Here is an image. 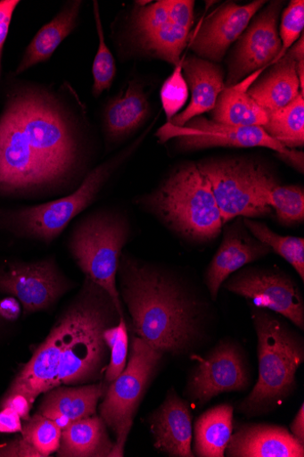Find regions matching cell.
Masks as SVG:
<instances>
[{
    "instance_id": "cell-1",
    "label": "cell",
    "mask_w": 304,
    "mask_h": 457,
    "mask_svg": "<svg viewBox=\"0 0 304 457\" xmlns=\"http://www.w3.org/2000/svg\"><path fill=\"white\" fill-rule=\"evenodd\" d=\"M117 283L136 337L175 358L198 356L214 344L220 313L190 267L121 254Z\"/></svg>"
},
{
    "instance_id": "cell-2",
    "label": "cell",
    "mask_w": 304,
    "mask_h": 457,
    "mask_svg": "<svg viewBox=\"0 0 304 457\" xmlns=\"http://www.w3.org/2000/svg\"><path fill=\"white\" fill-rule=\"evenodd\" d=\"M247 305L257 337L258 379L236 410L252 419L275 411L294 395L297 371L304 362V338L283 316Z\"/></svg>"
},
{
    "instance_id": "cell-3",
    "label": "cell",
    "mask_w": 304,
    "mask_h": 457,
    "mask_svg": "<svg viewBox=\"0 0 304 457\" xmlns=\"http://www.w3.org/2000/svg\"><path fill=\"white\" fill-rule=\"evenodd\" d=\"M62 314L67 321V338L53 388L102 381L111 354L104 331L125 315L106 290L86 277Z\"/></svg>"
},
{
    "instance_id": "cell-4",
    "label": "cell",
    "mask_w": 304,
    "mask_h": 457,
    "mask_svg": "<svg viewBox=\"0 0 304 457\" xmlns=\"http://www.w3.org/2000/svg\"><path fill=\"white\" fill-rule=\"evenodd\" d=\"M136 203L173 237L190 246L207 245L222 235L225 224L221 212L197 162L177 165Z\"/></svg>"
},
{
    "instance_id": "cell-5",
    "label": "cell",
    "mask_w": 304,
    "mask_h": 457,
    "mask_svg": "<svg viewBox=\"0 0 304 457\" xmlns=\"http://www.w3.org/2000/svg\"><path fill=\"white\" fill-rule=\"evenodd\" d=\"M5 109L14 118L49 186L66 179L78 149L73 129L59 107L45 94L26 90L15 94Z\"/></svg>"
},
{
    "instance_id": "cell-6",
    "label": "cell",
    "mask_w": 304,
    "mask_h": 457,
    "mask_svg": "<svg viewBox=\"0 0 304 457\" xmlns=\"http://www.w3.org/2000/svg\"><path fill=\"white\" fill-rule=\"evenodd\" d=\"M132 231V223L126 214L103 210L80 220L69 240L70 254L85 277L106 290L122 315L125 312L118 290L117 273Z\"/></svg>"
},
{
    "instance_id": "cell-7",
    "label": "cell",
    "mask_w": 304,
    "mask_h": 457,
    "mask_svg": "<svg viewBox=\"0 0 304 457\" xmlns=\"http://www.w3.org/2000/svg\"><path fill=\"white\" fill-rule=\"evenodd\" d=\"M144 137L120 154L97 166L70 195L34 206L0 211V227L16 237L46 244L54 241L73 219L94 202L118 166L132 154Z\"/></svg>"
},
{
    "instance_id": "cell-8",
    "label": "cell",
    "mask_w": 304,
    "mask_h": 457,
    "mask_svg": "<svg viewBox=\"0 0 304 457\" xmlns=\"http://www.w3.org/2000/svg\"><path fill=\"white\" fill-rule=\"evenodd\" d=\"M163 354L134 337L128 362L108 386L100 404V417L114 433L111 457H122L138 408L156 375Z\"/></svg>"
},
{
    "instance_id": "cell-9",
    "label": "cell",
    "mask_w": 304,
    "mask_h": 457,
    "mask_svg": "<svg viewBox=\"0 0 304 457\" xmlns=\"http://www.w3.org/2000/svg\"><path fill=\"white\" fill-rule=\"evenodd\" d=\"M194 6L193 0L136 2L132 16L135 43L145 54L178 66L189 45Z\"/></svg>"
},
{
    "instance_id": "cell-10",
    "label": "cell",
    "mask_w": 304,
    "mask_h": 457,
    "mask_svg": "<svg viewBox=\"0 0 304 457\" xmlns=\"http://www.w3.org/2000/svg\"><path fill=\"white\" fill-rule=\"evenodd\" d=\"M197 165L210 184L224 224L237 218L259 220L274 215L258 194L259 162L246 157H214Z\"/></svg>"
},
{
    "instance_id": "cell-11",
    "label": "cell",
    "mask_w": 304,
    "mask_h": 457,
    "mask_svg": "<svg viewBox=\"0 0 304 457\" xmlns=\"http://www.w3.org/2000/svg\"><path fill=\"white\" fill-rule=\"evenodd\" d=\"M193 359L184 397L199 409L222 394L245 392L252 383L247 352L234 338H224Z\"/></svg>"
},
{
    "instance_id": "cell-12",
    "label": "cell",
    "mask_w": 304,
    "mask_h": 457,
    "mask_svg": "<svg viewBox=\"0 0 304 457\" xmlns=\"http://www.w3.org/2000/svg\"><path fill=\"white\" fill-rule=\"evenodd\" d=\"M227 292L244 298L257 308L283 316L304 331V299L297 281L286 271L271 266L250 264L223 284Z\"/></svg>"
},
{
    "instance_id": "cell-13",
    "label": "cell",
    "mask_w": 304,
    "mask_h": 457,
    "mask_svg": "<svg viewBox=\"0 0 304 457\" xmlns=\"http://www.w3.org/2000/svg\"><path fill=\"white\" fill-rule=\"evenodd\" d=\"M72 286L53 259L0 264V293L16 298L24 317L50 309Z\"/></svg>"
},
{
    "instance_id": "cell-14",
    "label": "cell",
    "mask_w": 304,
    "mask_h": 457,
    "mask_svg": "<svg viewBox=\"0 0 304 457\" xmlns=\"http://www.w3.org/2000/svg\"><path fill=\"white\" fill-rule=\"evenodd\" d=\"M160 144L177 140L179 149L193 152L215 147H262L283 154L288 151L262 128H240L198 116L179 128L166 122L156 133Z\"/></svg>"
},
{
    "instance_id": "cell-15",
    "label": "cell",
    "mask_w": 304,
    "mask_h": 457,
    "mask_svg": "<svg viewBox=\"0 0 304 457\" xmlns=\"http://www.w3.org/2000/svg\"><path fill=\"white\" fill-rule=\"evenodd\" d=\"M283 2H272L255 19L239 37L229 62L226 83L233 87L253 72L271 66L282 50L278 21Z\"/></svg>"
},
{
    "instance_id": "cell-16",
    "label": "cell",
    "mask_w": 304,
    "mask_h": 457,
    "mask_svg": "<svg viewBox=\"0 0 304 457\" xmlns=\"http://www.w3.org/2000/svg\"><path fill=\"white\" fill-rule=\"evenodd\" d=\"M221 244L208 264L202 281L213 302L219 298L225 281L241 269L264 260L272 253L268 245L248 230L243 218L225 224Z\"/></svg>"
},
{
    "instance_id": "cell-17",
    "label": "cell",
    "mask_w": 304,
    "mask_h": 457,
    "mask_svg": "<svg viewBox=\"0 0 304 457\" xmlns=\"http://www.w3.org/2000/svg\"><path fill=\"white\" fill-rule=\"evenodd\" d=\"M267 4L265 0H255L245 5L224 4L201 26L191 41V49L201 59L214 63L222 62L232 45Z\"/></svg>"
},
{
    "instance_id": "cell-18",
    "label": "cell",
    "mask_w": 304,
    "mask_h": 457,
    "mask_svg": "<svg viewBox=\"0 0 304 457\" xmlns=\"http://www.w3.org/2000/svg\"><path fill=\"white\" fill-rule=\"evenodd\" d=\"M147 422L153 437V445L171 457H194L193 414L191 403L171 387L162 403L152 411Z\"/></svg>"
},
{
    "instance_id": "cell-19",
    "label": "cell",
    "mask_w": 304,
    "mask_h": 457,
    "mask_svg": "<svg viewBox=\"0 0 304 457\" xmlns=\"http://www.w3.org/2000/svg\"><path fill=\"white\" fill-rule=\"evenodd\" d=\"M67 338V321L60 316L49 336L18 373L5 395L21 394L34 403L37 397L53 389Z\"/></svg>"
},
{
    "instance_id": "cell-20",
    "label": "cell",
    "mask_w": 304,
    "mask_h": 457,
    "mask_svg": "<svg viewBox=\"0 0 304 457\" xmlns=\"http://www.w3.org/2000/svg\"><path fill=\"white\" fill-rule=\"evenodd\" d=\"M226 456L303 457L304 445L280 425L234 422Z\"/></svg>"
},
{
    "instance_id": "cell-21",
    "label": "cell",
    "mask_w": 304,
    "mask_h": 457,
    "mask_svg": "<svg viewBox=\"0 0 304 457\" xmlns=\"http://www.w3.org/2000/svg\"><path fill=\"white\" fill-rule=\"evenodd\" d=\"M183 73L192 95L187 108L169 122L182 128L195 117L211 112L226 88L222 68L196 56L182 61Z\"/></svg>"
},
{
    "instance_id": "cell-22",
    "label": "cell",
    "mask_w": 304,
    "mask_h": 457,
    "mask_svg": "<svg viewBox=\"0 0 304 457\" xmlns=\"http://www.w3.org/2000/svg\"><path fill=\"white\" fill-rule=\"evenodd\" d=\"M150 114V104L140 82L129 81L125 91L111 100L105 111L108 143H117L136 132Z\"/></svg>"
},
{
    "instance_id": "cell-23",
    "label": "cell",
    "mask_w": 304,
    "mask_h": 457,
    "mask_svg": "<svg viewBox=\"0 0 304 457\" xmlns=\"http://www.w3.org/2000/svg\"><path fill=\"white\" fill-rule=\"evenodd\" d=\"M266 69H260L236 85L226 87L211 111L212 120L233 127L263 129L268 113L251 98L248 90Z\"/></svg>"
},
{
    "instance_id": "cell-24",
    "label": "cell",
    "mask_w": 304,
    "mask_h": 457,
    "mask_svg": "<svg viewBox=\"0 0 304 457\" xmlns=\"http://www.w3.org/2000/svg\"><path fill=\"white\" fill-rule=\"evenodd\" d=\"M248 95L267 113L285 107L301 95L296 62L284 55L264 77L258 78Z\"/></svg>"
},
{
    "instance_id": "cell-25",
    "label": "cell",
    "mask_w": 304,
    "mask_h": 457,
    "mask_svg": "<svg viewBox=\"0 0 304 457\" xmlns=\"http://www.w3.org/2000/svg\"><path fill=\"white\" fill-rule=\"evenodd\" d=\"M234 406L225 403L200 415L193 426L194 456H226V450L234 433Z\"/></svg>"
},
{
    "instance_id": "cell-26",
    "label": "cell",
    "mask_w": 304,
    "mask_h": 457,
    "mask_svg": "<svg viewBox=\"0 0 304 457\" xmlns=\"http://www.w3.org/2000/svg\"><path fill=\"white\" fill-rule=\"evenodd\" d=\"M108 427L100 415L77 420L62 431L61 457H111L114 442L108 434Z\"/></svg>"
},
{
    "instance_id": "cell-27",
    "label": "cell",
    "mask_w": 304,
    "mask_h": 457,
    "mask_svg": "<svg viewBox=\"0 0 304 457\" xmlns=\"http://www.w3.org/2000/svg\"><path fill=\"white\" fill-rule=\"evenodd\" d=\"M81 2L67 5L51 22L43 26L35 35L21 61L16 74L47 62L73 31L80 12Z\"/></svg>"
},
{
    "instance_id": "cell-28",
    "label": "cell",
    "mask_w": 304,
    "mask_h": 457,
    "mask_svg": "<svg viewBox=\"0 0 304 457\" xmlns=\"http://www.w3.org/2000/svg\"><path fill=\"white\" fill-rule=\"evenodd\" d=\"M260 199L270 207L279 223L292 227L304 222V190L300 186H283L262 164L257 178Z\"/></svg>"
},
{
    "instance_id": "cell-29",
    "label": "cell",
    "mask_w": 304,
    "mask_h": 457,
    "mask_svg": "<svg viewBox=\"0 0 304 457\" xmlns=\"http://www.w3.org/2000/svg\"><path fill=\"white\" fill-rule=\"evenodd\" d=\"M108 386L109 384L101 381L82 386L55 387L45 394L37 411H56L67 415L73 422L90 418L96 414L99 402L104 397Z\"/></svg>"
},
{
    "instance_id": "cell-30",
    "label": "cell",
    "mask_w": 304,
    "mask_h": 457,
    "mask_svg": "<svg viewBox=\"0 0 304 457\" xmlns=\"http://www.w3.org/2000/svg\"><path fill=\"white\" fill-rule=\"evenodd\" d=\"M264 130L288 149L304 145V96L300 95L285 107L268 112Z\"/></svg>"
},
{
    "instance_id": "cell-31",
    "label": "cell",
    "mask_w": 304,
    "mask_h": 457,
    "mask_svg": "<svg viewBox=\"0 0 304 457\" xmlns=\"http://www.w3.org/2000/svg\"><path fill=\"white\" fill-rule=\"evenodd\" d=\"M243 223L253 237L268 245L272 253L290 264L301 282L304 281L303 237L278 234L267 223L258 220L243 219Z\"/></svg>"
},
{
    "instance_id": "cell-32",
    "label": "cell",
    "mask_w": 304,
    "mask_h": 457,
    "mask_svg": "<svg viewBox=\"0 0 304 457\" xmlns=\"http://www.w3.org/2000/svg\"><path fill=\"white\" fill-rule=\"evenodd\" d=\"M62 433L61 428L39 412L22 423L21 436L41 457L50 456L59 450Z\"/></svg>"
},
{
    "instance_id": "cell-33",
    "label": "cell",
    "mask_w": 304,
    "mask_h": 457,
    "mask_svg": "<svg viewBox=\"0 0 304 457\" xmlns=\"http://www.w3.org/2000/svg\"><path fill=\"white\" fill-rule=\"evenodd\" d=\"M94 7L99 37V47L93 65V93L95 97H99L105 91L111 89L117 69L113 55L106 45L100 8L97 2L94 3Z\"/></svg>"
},
{
    "instance_id": "cell-34",
    "label": "cell",
    "mask_w": 304,
    "mask_h": 457,
    "mask_svg": "<svg viewBox=\"0 0 304 457\" xmlns=\"http://www.w3.org/2000/svg\"><path fill=\"white\" fill-rule=\"evenodd\" d=\"M189 87L183 73L182 62L164 81L160 89V102L167 122L180 113L189 99Z\"/></svg>"
},
{
    "instance_id": "cell-35",
    "label": "cell",
    "mask_w": 304,
    "mask_h": 457,
    "mask_svg": "<svg viewBox=\"0 0 304 457\" xmlns=\"http://www.w3.org/2000/svg\"><path fill=\"white\" fill-rule=\"evenodd\" d=\"M303 28L304 2L303 0H292L282 14L279 30L282 50L274 63L281 60L296 43L303 32Z\"/></svg>"
},
{
    "instance_id": "cell-36",
    "label": "cell",
    "mask_w": 304,
    "mask_h": 457,
    "mask_svg": "<svg viewBox=\"0 0 304 457\" xmlns=\"http://www.w3.org/2000/svg\"><path fill=\"white\" fill-rule=\"evenodd\" d=\"M118 327L119 331L117 338L110 347V361L106 368L103 380L109 385L120 376V373L127 365L128 337L125 317L120 318Z\"/></svg>"
},
{
    "instance_id": "cell-37",
    "label": "cell",
    "mask_w": 304,
    "mask_h": 457,
    "mask_svg": "<svg viewBox=\"0 0 304 457\" xmlns=\"http://www.w3.org/2000/svg\"><path fill=\"white\" fill-rule=\"evenodd\" d=\"M19 0H0V74H2V58L4 46Z\"/></svg>"
},
{
    "instance_id": "cell-38",
    "label": "cell",
    "mask_w": 304,
    "mask_h": 457,
    "mask_svg": "<svg viewBox=\"0 0 304 457\" xmlns=\"http://www.w3.org/2000/svg\"><path fill=\"white\" fill-rule=\"evenodd\" d=\"M41 457L22 436L0 446V457Z\"/></svg>"
},
{
    "instance_id": "cell-39",
    "label": "cell",
    "mask_w": 304,
    "mask_h": 457,
    "mask_svg": "<svg viewBox=\"0 0 304 457\" xmlns=\"http://www.w3.org/2000/svg\"><path fill=\"white\" fill-rule=\"evenodd\" d=\"M33 403L23 395L12 394L4 395L2 401H0V409L11 408L20 414L23 421L30 418L29 412Z\"/></svg>"
},
{
    "instance_id": "cell-40",
    "label": "cell",
    "mask_w": 304,
    "mask_h": 457,
    "mask_svg": "<svg viewBox=\"0 0 304 457\" xmlns=\"http://www.w3.org/2000/svg\"><path fill=\"white\" fill-rule=\"evenodd\" d=\"M22 420L14 410L5 407L0 409V434L21 433Z\"/></svg>"
},
{
    "instance_id": "cell-41",
    "label": "cell",
    "mask_w": 304,
    "mask_h": 457,
    "mask_svg": "<svg viewBox=\"0 0 304 457\" xmlns=\"http://www.w3.org/2000/svg\"><path fill=\"white\" fill-rule=\"evenodd\" d=\"M22 312L21 303L14 297L0 301V318L8 321L17 320Z\"/></svg>"
},
{
    "instance_id": "cell-42",
    "label": "cell",
    "mask_w": 304,
    "mask_h": 457,
    "mask_svg": "<svg viewBox=\"0 0 304 457\" xmlns=\"http://www.w3.org/2000/svg\"><path fill=\"white\" fill-rule=\"evenodd\" d=\"M275 154L282 161L291 165L297 172L303 174L304 157L302 151L288 149V151L283 154Z\"/></svg>"
},
{
    "instance_id": "cell-43",
    "label": "cell",
    "mask_w": 304,
    "mask_h": 457,
    "mask_svg": "<svg viewBox=\"0 0 304 457\" xmlns=\"http://www.w3.org/2000/svg\"><path fill=\"white\" fill-rule=\"evenodd\" d=\"M290 432L302 445H304V404L301 403L292 422L290 425Z\"/></svg>"
},
{
    "instance_id": "cell-44",
    "label": "cell",
    "mask_w": 304,
    "mask_h": 457,
    "mask_svg": "<svg viewBox=\"0 0 304 457\" xmlns=\"http://www.w3.org/2000/svg\"><path fill=\"white\" fill-rule=\"evenodd\" d=\"M37 412L42 414L43 417H45L52 420L62 431L68 428L73 422L67 417V415L56 411H43Z\"/></svg>"
},
{
    "instance_id": "cell-45",
    "label": "cell",
    "mask_w": 304,
    "mask_h": 457,
    "mask_svg": "<svg viewBox=\"0 0 304 457\" xmlns=\"http://www.w3.org/2000/svg\"><path fill=\"white\" fill-rule=\"evenodd\" d=\"M288 57L292 59L295 62L304 61V37L303 33L296 43L286 53Z\"/></svg>"
},
{
    "instance_id": "cell-46",
    "label": "cell",
    "mask_w": 304,
    "mask_h": 457,
    "mask_svg": "<svg viewBox=\"0 0 304 457\" xmlns=\"http://www.w3.org/2000/svg\"><path fill=\"white\" fill-rule=\"evenodd\" d=\"M0 320H2V318H0Z\"/></svg>"
}]
</instances>
